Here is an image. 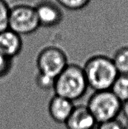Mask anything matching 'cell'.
Wrapping results in <instances>:
<instances>
[{
    "instance_id": "ba28073f",
    "label": "cell",
    "mask_w": 128,
    "mask_h": 129,
    "mask_svg": "<svg viewBox=\"0 0 128 129\" xmlns=\"http://www.w3.org/2000/svg\"><path fill=\"white\" fill-rule=\"evenodd\" d=\"M73 102L55 95L48 104V113L50 117L59 124H65L73 111Z\"/></svg>"
},
{
    "instance_id": "52a82bcc",
    "label": "cell",
    "mask_w": 128,
    "mask_h": 129,
    "mask_svg": "<svg viewBox=\"0 0 128 129\" xmlns=\"http://www.w3.org/2000/svg\"><path fill=\"white\" fill-rule=\"evenodd\" d=\"M64 124L67 129H97L98 126L86 105L74 106Z\"/></svg>"
},
{
    "instance_id": "ac0fdd59",
    "label": "cell",
    "mask_w": 128,
    "mask_h": 129,
    "mask_svg": "<svg viewBox=\"0 0 128 129\" xmlns=\"http://www.w3.org/2000/svg\"><path fill=\"white\" fill-rule=\"evenodd\" d=\"M126 128H127V129H128V126H127V127H126Z\"/></svg>"
},
{
    "instance_id": "5b68a950",
    "label": "cell",
    "mask_w": 128,
    "mask_h": 129,
    "mask_svg": "<svg viewBox=\"0 0 128 129\" xmlns=\"http://www.w3.org/2000/svg\"><path fill=\"white\" fill-rule=\"evenodd\" d=\"M65 53L56 46H48L40 52L37 59L39 73L57 78L68 66Z\"/></svg>"
},
{
    "instance_id": "4fadbf2b",
    "label": "cell",
    "mask_w": 128,
    "mask_h": 129,
    "mask_svg": "<svg viewBox=\"0 0 128 129\" xmlns=\"http://www.w3.org/2000/svg\"><path fill=\"white\" fill-rule=\"evenodd\" d=\"M11 8L6 0H0V33L8 28Z\"/></svg>"
},
{
    "instance_id": "3957f363",
    "label": "cell",
    "mask_w": 128,
    "mask_h": 129,
    "mask_svg": "<svg viewBox=\"0 0 128 129\" xmlns=\"http://www.w3.org/2000/svg\"><path fill=\"white\" fill-rule=\"evenodd\" d=\"M122 104L110 90L94 91L88 101L87 107L99 124L117 119Z\"/></svg>"
},
{
    "instance_id": "7a4b0ae2",
    "label": "cell",
    "mask_w": 128,
    "mask_h": 129,
    "mask_svg": "<svg viewBox=\"0 0 128 129\" xmlns=\"http://www.w3.org/2000/svg\"><path fill=\"white\" fill-rule=\"evenodd\" d=\"M88 88L83 67L77 64L68 63L56 78L53 90L56 95L74 102L82 98Z\"/></svg>"
},
{
    "instance_id": "7c38bea8",
    "label": "cell",
    "mask_w": 128,
    "mask_h": 129,
    "mask_svg": "<svg viewBox=\"0 0 128 129\" xmlns=\"http://www.w3.org/2000/svg\"><path fill=\"white\" fill-rule=\"evenodd\" d=\"M62 8L68 11H79L89 4L90 0H55Z\"/></svg>"
},
{
    "instance_id": "8992f818",
    "label": "cell",
    "mask_w": 128,
    "mask_h": 129,
    "mask_svg": "<svg viewBox=\"0 0 128 129\" xmlns=\"http://www.w3.org/2000/svg\"><path fill=\"white\" fill-rule=\"evenodd\" d=\"M34 6L40 27L52 28L63 21V10L55 0H41Z\"/></svg>"
},
{
    "instance_id": "8fae6325",
    "label": "cell",
    "mask_w": 128,
    "mask_h": 129,
    "mask_svg": "<svg viewBox=\"0 0 128 129\" xmlns=\"http://www.w3.org/2000/svg\"><path fill=\"white\" fill-rule=\"evenodd\" d=\"M112 59L118 73L128 75V46L118 48Z\"/></svg>"
},
{
    "instance_id": "5bb4252c",
    "label": "cell",
    "mask_w": 128,
    "mask_h": 129,
    "mask_svg": "<svg viewBox=\"0 0 128 129\" xmlns=\"http://www.w3.org/2000/svg\"><path fill=\"white\" fill-rule=\"evenodd\" d=\"M56 78L46 74L38 73L36 77V84L40 89L48 90L54 88Z\"/></svg>"
},
{
    "instance_id": "277c9868",
    "label": "cell",
    "mask_w": 128,
    "mask_h": 129,
    "mask_svg": "<svg viewBox=\"0 0 128 129\" xmlns=\"http://www.w3.org/2000/svg\"><path fill=\"white\" fill-rule=\"evenodd\" d=\"M39 27L34 6L19 4L11 7L8 21L11 30L22 36L33 33Z\"/></svg>"
},
{
    "instance_id": "9c48e42d",
    "label": "cell",
    "mask_w": 128,
    "mask_h": 129,
    "mask_svg": "<svg viewBox=\"0 0 128 129\" xmlns=\"http://www.w3.org/2000/svg\"><path fill=\"white\" fill-rule=\"evenodd\" d=\"M23 47L21 36L8 28L0 33V53L12 59L21 53Z\"/></svg>"
},
{
    "instance_id": "9a60e30c",
    "label": "cell",
    "mask_w": 128,
    "mask_h": 129,
    "mask_svg": "<svg viewBox=\"0 0 128 129\" xmlns=\"http://www.w3.org/2000/svg\"><path fill=\"white\" fill-rule=\"evenodd\" d=\"M97 129H127L117 119L98 124Z\"/></svg>"
},
{
    "instance_id": "30bf717a",
    "label": "cell",
    "mask_w": 128,
    "mask_h": 129,
    "mask_svg": "<svg viewBox=\"0 0 128 129\" xmlns=\"http://www.w3.org/2000/svg\"><path fill=\"white\" fill-rule=\"evenodd\" d=\"M110 90L122 103L128 100V75L119 74Z\"/></svg>"
},
{
    "instance_id": "2e32d148",
    "label": "cell",
    "mask_w": 128,
    "mask_h": 129,
    "mask_svg": "<svg viewBox=\"0 0 128 129\" xmlns=\"http://www.w3.org/2000/svg\"><path fill=\"white\" fill-rule=\"evenodd\" d=\"M11 67V59L0 53V78L6 75L10 71Z\"/></svg>"
},
{
    "instance_id": "6da1fadb",
    "label": "cell",
    "mask_w": 128,
    "mask_h": 129,
    "mask_svg": "<svg viewBox=\"0 0 128 129\" xmlns=\"http://www.w3.org/2000/svg\"><path fill=\"white\" fill-rule=\"evenodd\" d=\"M83 69L88 87L94 91L110 90L119 75L112 59L102 55L89 58Z\"/></svg>"
},
{
    "instance_id": "e0dca14e",
    "label": "cell",
    "mask_w": 128,
    "mask_h": 129,
    "mask_svg": "<svg viewBox=\"0 0 128 129\" xmlns=\"http://www.w3.org/2000/svg\"><path fill=\"white\" fill-rule=\"evenodd\" d=\"M121 113L123 114L124 117L128 121V100L123 103L122 104V110Z\"/></svg>"
}]
</instances>
